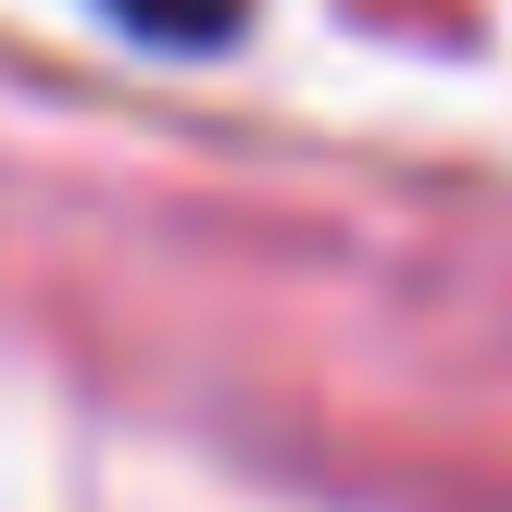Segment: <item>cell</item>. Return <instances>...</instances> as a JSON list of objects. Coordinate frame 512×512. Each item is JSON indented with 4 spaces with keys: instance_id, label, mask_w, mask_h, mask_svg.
Instances as JSON below:
<instances>
[{
    "instance_id": "6da1fadb",
    "label": "cell",
    "mask_w": 512,
    "mask_h": 512,
    "mask_svg": "<svg viewBox=\"0 0 512 512\" xmlns=\"http://www.w3.org/2000/svg\"><path fill=\"white\" fill-rule=\"evenodd\" d=\"M138 38H175V50H200V38H225L238 25V0H113Z\"/></svg>"
}]
</instances>
